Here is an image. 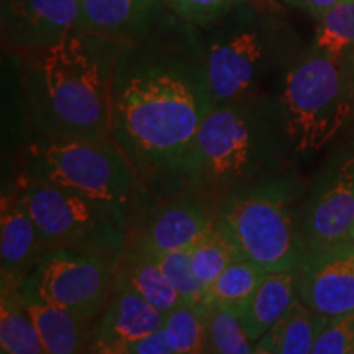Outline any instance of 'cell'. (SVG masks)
I'll return each instance as SVG.
<instances>
[{"label": "cell", "instance_id": "6da1fadb", "mask_svg": "<svg viewBox=\"0 0 354 354\" xmlns=\"http://www.w3.org/2000/svg\"><path fill=\"white\" fill-rule=\"evenodd\" d=\"M214 109L201 30L167 13L122 39L112 81V138L148 192L174 197L202 123Z\"/></svg>", "mask_w": 354, "mask_h": 354}, {"label": "cell", "instance_id": "7a4b0ae2", "mask_svg": "<svg viewBox=\"0 0 354 354\" xmlns=\"http://www.w3.org/2000/svg\"><path fill=\"white\" fill-rule=\"evenodd\" d=\"M122 39L76 26L59 43L19 55L26 122L35 138H112V81Z\"/></svg>", "mask_w": 354, "mask_h": 354}, {"label": "cell", "instance_id": "3957f363", "mask_svg": "<svg viewBox=\"0 0 354 354\" xmlns=\"http://www.w3.org/2000/svg\"><path fill=\"white\" fill-rule=\"evenodd\" d=\"M287 148L290 141L277 97L258 94L214 105L194 141L184 189L218 209L234 189L277 176Z\"/></svg>", "mask_w": 354, "mask_h": 354}, {"label": "cell", "instance_id": "277c9868", "mask_svg": "<svg viewBox=\"0 0 354 354\" xmlns=\"http://www.w3.org/2000/svg\"><path fill=\"white\" fill-rule=\"evenodd\" d=\"M214 105L266 94L264 82L290 68V35L276 0H245L223 19L201 30Z\"/></svg>", "mask_w": 354, "mask_h": 354}, {"label": "cell", "instance_id": "5b68a950", "mask_svg": "<svg viewBox=\"0 0 354 354\" xmlns=\"http://www.w3.org/2000/svg\"><path fill=\"white\" fill-rule=\"evenodd\" d=\"M294 185L281 176L234 189L218 205V227L240 258L266 272H295L308 243L295 227Z\"/></svg>", "mask_w": 354, "mask_h": 354}, {"label": "cell", "instance_id": "8992f818", "mask_svg": "<svg viewBox=\"0 0 354 354\" xmlns=\"http://www.w3.org/2000/svg\"><path fill=\"white\" fill-rule=\"evenodd\" d=\"M25 179L57 185L123 207L138 203L148 189L113 138L50 141L33 138L21 153Z\"/></svg>", "mask_w": 354, "mask_h": 354}, {"label": "cell", "instance_id": "52a82bcc", "mask_svg": "<svg viewBox=\"0 0 354 354\" xmlns=\"http://www.w3.org/2000/svg\"><path fill=\"white\" fill-rule=\"evenodd\" d=\"M17 190L51 250L77 251L113 264L122 259L130 243L123 207L25 177Z\"/></svg>", "mask_w": 354, "mask_h": 354}, {"label": "cell", "instance_id": "ba28073f", "mask_svg": "<svg viewBox=\"0 0 354 354\" xmlns=\"http://www.w3.org/2000/svg\"><path fill=\"white\" fill-rule=\"evenodd\" d=\"M342 63L315 51L286 71L277 99L295 153L318 151L348 122L351 94Z\"/></svg>", "mask_w": 354, "mask_h": 354}, {"label": "cell", "instance_id": "9c48e42d", "mask_svg": "<svg viewBox=\"0 0 354 354\" xmlns=\"http://www.w3.org/2000/svg\"><path fill=\"white\" fill-rule=\"evenodd\" d=\"M117 264L71 250H51L24 279L20 292L35 300L68 308L91 322L115 287Z\"/></svg>", "mask_w": 354, "mask_h": 354}, {"label": "cell", "instance_id": "30bf717a", "mask_svg": "<svg viewBox=\"0 0 354 354\" xmlns=\"http://www.w3.org/2000/svg\"><path fill=\"white\" fill-rule=\"evenodd\" d=\"M82 0H2L0 33L12 55L44 50L79 26Z\"/></svg>", "mask_w": 354, "mask_h": 354}, {"label": "cell", "instance_id": "8fae6325", "mask_svg": "<svg viewBox=\"0 0 354 354\" xmlns=\"http://www.w3.org/2000/svg\"><path fill=\"white\" fill-rule=\"evenodd\" d=\"M302 302L317 313L333 318L354 312V248L349 243L308 248L295 271Z\"/></svg>", "mask_w": 354, "mask_h": 354}, {"label": "cell", "instance_id": "7c38bea8", "mask_svg": "<svg viewBox=\"0 0 354 354\" xmlns=\"http://www.w3.org/2000/svg\"><path fill=\"white\" fill-rule=\"evenodd\" d=\"M218 227V209L190 189L180 190L165 203L140 234L158 253L187 251Z\"/></svg>", "mask_w": 354, "mask_h": 354}, {"label": "cell", "instance_id": "4fadbf2b", "mask_svg": "<svg viewBox=\"0 0 354 354\" xmlns=\"http://www.w3.org/2000/svg\"><path fill=\"white\" fill-rule=\"evenodd\" d=\"M51 248L44 241L35 220L26 210L19 190L2 196L0 207V264L2 289H20L24 279Z\"/></svg>", "mask_w": 354, "mask_h": 354}, {"label": "cell", "instance_id": "5bb4252c", "mask_svg": "<svg viewBox=\"0 0 354 354\" xmlns=\"http://www.w3.org/2000/svg\"><path fill=\"white\" fill-rule=\"evenodd\" d=\"M354 228V154L330 177L305 214L308 248L346 243Z\"/></svg>", "mask_w": 354, "mask_h": 354}, {"label": "cell", "instance_id": "9a60e30c", "mask_svg": "<svg viewBox=\"0 0 354 354\" xmlns=\"http://www.w3.org/2000/svg\"><path fill=\"white\" fill-rule=\"evenodd\" d=\"M166 315L130 287L115 284L92 342L123 346L138 342L165 326Z\"/></svg>", "mask_w": 354, "mask_h": 354}, {"label": "cell", "instance_id": "2e32d148", "mask_svg": "<svg viewBox=\"0 0 354 354\" xmlns=\"http://www.w3.org/2000/svg\"><path fill=\"white\" fill-rule=\"evenodd\" d=\"M167 13L162 0H82L79 26L117 39L140 37Z\"/></svg>", "mask_w": 354, "mask_h": 354}, {"label": "cell", "instance_id": "e0dca14e", "mask_svg": "<svg viewBox=\"0 0 354 354\" xmlns=\"http://www.w3.org/2000/svg\"><path fill=\"white\" fill-rule=\"evenodd\" d=\"M115 284L130 287L165 315L183 302L179 292L159 268L156 256L138 236L130 238L127 251L118 261Z\"/></svg>", "mask_w": 354, "mask_h": 354}, {"label": "cell", "instance_id": "ac0fdd59", "mask_svg": "<svg viewBox=\"0 0 354 354\" xmlns=\"http://www.w3.org/2000/svg\"><path fill=\"white\" fill-rule=\"evenodd\" d=\"M299 300L295 272H268L258 289L236 310L251 342H259Z\"/></svg>", "mask_w": 354, "mask_h": 354}, {"label": "cell", "instance_id": "d6986e66", "mask_svg": "<svg viewBox=\"0 0 354 354\" xmlns=\"http://www.w3.org/2000/svg\"><path fill=\"white\" fill-rule=\"evenodd\" d=\"M46 354H86L87 320L68 308L26 300Z\"/></svg>", "mask_w": 354, "mask_h": 354}, {"label": "cell", "instance_id": "ffe728a7", "mask_svg": "<svg viewBox=\"0 0 354 354\" xmlns=\"http://www.w3.org/2000/svg\"><path fill=\"white\" fill-rule=\"evenodd\" d=\"M328 320L299 299L258 343L276 354H312Z\"/></svg>", "mask_w": 354, "mask_h": 354}, {"label": "cell", "instance_id": "44dd1931", "mask_svg": "<svg viewBox=\"0 0 354 354\" xmlns=\"http://www.w3.org/2000/svg\"><path fill=\"white\" fill-rule=\"evenodd\" d=\"M0 346L8 354H46L32 313L20 289H2Z\"/></svg>", "mask_w": 354, "mask_h": 354}, {"label": "cell", "instance_id": "7402d4cb", "mask_svg": "<svg viewBox=\"0 0 354 354\" xmlns=\"http://www.w3.org/2000/svg\"><path fill=\"white\" fill-rule=\"evenodd\" d=\"M266 274L268 272L256 264L238 258L207 289L203 305L209 308H230L236 312L258 289Z\"/></svg>", "mask_w": 354, "mask_h": 354}, {"label": "cell", "instance_id": "603a6c76", "mask_svg": "<svg viewBox=\"0 0 354 354\" xmlns=\"http://www.w3.org/2000/svg\"><path fill=\"white\" fill-rule=\"evenodd\" d=\"M165 331L176 354H209L205 305L183 300L166 313Z\"/></svg>", "mask_w": 354, "mask_h": 354}, {"label": "cell", "instance_id": "cb8c5ba5", "mask_svg": "<svg viewBox=\"0 0 354 354\" xmlns=\"http://www.w3.org/2000/svg\"><path fill=\"white\" fill-rule=\"evenodd\" d=\"M354 50V0H342L318 19L315 51L343 59Z\"/></svg>", "mask_w": 354, "mask_h": 354}, {"label": "cell", "instance_id": "d4e9b609", "mask_svg": "<svg viewBox=\"0 0 354 354\" xmlns=\"http://www.w3.org/2000/svg\"><path fill=\"white\" fill-rule=\"evenodd\" d=\"M189 256L194 274L205 289L214 284L233 261L240 258L236 248L220 227L190 248Z\"/></svg>", "mask_w": 354, "mask_h": 354}, {"label": "cell", "instance_id": "484cf974", "mask_svg": "<svg viewBox=\"0 0 354 354\" xmlns=\"http://www.w3.org/2000/svg\"><path fill=\"white\" fill-rule=\"evenodd\" d=\"M209 354H253L254 342L243 328L236 312L207 307Z\"/></svg>", "mask_w": 354, "mask_h": 354}, {"label": "cell", "instance_id": "4316f807", "mask_svg": "<svg viewBox=\"0 0 354 354\" xmlns=\"http://www.w3.org/2000/svg\"><path fill=\"white\" fill-rule=\"evenodd\" d=\"M149 248V246H148ZM151 250V248H149ZM153 251V250H151ZM156 256L159 268L162 269L167 281L172 287L179 292L184 302L194 305H203L205 302L207 289L202 286L196 274H194L192 266H190V256L187 251H169V253H158L153 251Z\"/></svg>", "mask_w": 354, "mask_h": 354}, {"label": "cell", "instance_id": "83f0119b", "mask_svg": "<svg viewBox=\"0 0 354 354\" xmlns=\"http://www.w3.org/2000/svg\"><path fill=\"white\" fill-rule=\"evenodd\" d=\"M245 0H162L167 10L198 30L214 25Z\"/></svg>", "mask_w": 354, "mask_h": 354}, {"label": "cell", "instance_id": "f1b7e54d", "mask_svg": "<svg viewBox=\"0 0 354 354\" xmlns=\"http://www.w3.org/2000/svg\"><path fill=\"white\" fill-rule=\"evenodd\" d=\"M354 349V312L330 318L318 335L312 354H351Z\"/></svg>", "mask_w": 354, "mask_h": 354}, {"label": "cell", "instance_id": "f546056e", "mask_svg": "<svg viewBox=\"0 0 354 354\" xmlns=\"http://www.w3.org/2000/svg\"><path fill=\"white\" fill-rule=\"evenodd\" d=\"M127 349L130 354H176L174 348L171 346L169 339H167L165 326L151 335H146L138 342L128 344Z\"/></svg>", "mask_w": 354, "mask_h": 354}, {"label": "cell", "instance_id": "4dcf8cb0", "mask_svg": "<svg viewBox=\"0 0 354 354\" xmlns=\"http://www.w3.org/2000/svg\"><path fill=\"white\" fill-rule=\"evenodd\" d=\"M286 6L300 8V10L310 13L313 19H320L325 12H328L331 7L339 3L342 0H282Z\"/></svg>", "mask_w": 354, "mask_h": 354}, {"label": "cell", "instance_id": "1f68e13d", "mask_svg": "<svg viewBox=\"0 0 354 354\" xmlns=\"http://www.w3.org/2000/svg\"><path fill=\"white\" fill-rule=\"evenodd\" d=\"M91 354H130L123 346H110V344H102L97 342L91 343Z\"/></svg>", "mask_w": 354, "mask_h": 354}, {"label": "cell", "instance_id": "d6a6232c", "mask_svg": "<svg viewBox=\"0 0 354 354\" xmlns=\"http://www.w3.org/2000/svg\"><path fill=\"white\" fill-rule=\"evenodd\" d=\"M253 354H276L274 351H271L269 348L263 346V344H259L258 342H256L254 344V349H253Z\"/></svg>", "mask_w": 354, "mask_h": 354}, {"label": "cell", "instance_id": "836d02e7", "mask_svg": "<svg viewBox=\"0 0 354 354\" xmlns=\"http://www.w3.org/2000/svg\"><path fill=\"white\" fill-rule=\"evenodd\" d=\"M348 243L354 248V228H353V232L349 233V236H348Z\"/></svg>", "mask_w": 354, "mask_h": 354}, {"label": "cell", "instance_id": "e575fe53", "mask_svg": "<svg viewBox=\"0 0 354 354\" xmlns=\"http://www.w3.org/2000/svg\"><path fill=\"white\" fill-rule=\"evenodd\" d=\"M0 354H8L7 351H3V349H2V351H0Z\"/></svg>", "mask_w": 354, "mask_h": 354}, {"label": "cell", "instance_id": "d590c367", "mask_svg": "<svg viewBox=\"0 0 354 354\" xmlns=\"http://www.w3.org/2000/svg\"><path fill=\"white\" fill-rule=\"evenodd\" d=\"M351 354H354V349H353V351H351Z\"/></svg>", "mask_w": 354, "mask_h": 354}]
</instances>
